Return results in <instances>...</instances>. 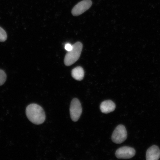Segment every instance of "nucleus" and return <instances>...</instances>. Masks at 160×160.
<instances>
[{
    "mask_svg": "<svg viewBox=\"0 0 160 160\" xmlns=\"http://www.w3.org/2000/svg\"><path fill=\"white\" fill-rule=\"evenodd\" d=\"M26 115L32 123L39 125L45 122L46 116L42 108L35 103L28 106L26 110Z\"/></svg>",
    "mask_w": 160,
    "mask_h": 160,
    "instance_id": "obj_1",
    "label": "nucleus"
},
{
    "mask_svg": "<svg viewBox=\"0 0 160 160\" xmlns=\"http://www.w3.org/2000/svg\"><path fill=\"white\" fill-rule=\"evenodd\" d=\"M83 45L80 42H77L73 45V49L68 52L66 55L64 59V63L67 66H71L79 59L81 56Z\"/></svg>",
    "mask_w": 160,
    "mask_h": 160,
    "instance_id": "obj_2",
    "label": "nucleus"
},
{
    "mask_svg": "<svg viewBox=\"0 0 160 160\" xmlns=\"http://www.w3.org/2000/svg\"><path fill=\"white\" fill-rule=\"evenodd\" d=\"M127 138V132L124 126L118 125L112 136V140L114 143L120 144L124 142Z\"/></svg>",
    "mask_w": 160,
    "mask_h": 160,
    "instance_id": "obj_3",
    "label": "nucleus"
},
{
    "mask_svg": "<svg viewBox=\"0 0 160 160\" xmlns=\"http://www.w3.org/2000/svg\"><path fill=\"white\" fill-rule=\"evenodd\" d=\"M82 112L81 103L77 98L72 100L70 105V113L71 118L74 122H77L79 120Z\"/></svg>",
    "mask_w": 160,
    "mask_h": 160,
    "instance_id": "obj_4",
    "label": "nucleus"
},
{
    "mask_svg": "<svg viewBox=\"0 0 160 160\" xmlns=\"http://www.w3.org/2000/svg\"><path fill=\"white\" fill-rule=\"evenodd\" d=\"M135 153V150L133 148L125 146L118 149L115 155L118 159H129L133 157Z\"/></svg>",
    "mask_w": 160,
    "mask_h": 160,
    "instance_id": "obj_5",
    "label": "nucleus"
},
{
    "mask_svg": "<svg viewBox=\"0 0 160 160\" xmlns=\"http://www.w3.org/2000/svg\"><path fill=\"white\" fill-rule=\"evenodd\" d=\"M91 0H83L76 5L72 11V13L74 16L81 15L90 8L92 5Z\"/></svg>",
    "mask_w": 160,
    "mask_h": 160,
    "instance_id": "obj_6",
    "label": "nucleus"
},
{
    "mask_svg": "<svg viewBox=\"0 0 160 160\" xmlns=\"http://www.w3.org/2000/svg\"><path fill=\"white\" fill-rule=\"evenodd\" d=\"M160 158V150L158 146L153 145L148 149L146 153L147 160H158Z\"/></svg>",
    "mask_w": 160,
    "mask_h": 160,
    "instance_id": "obj_7",
    "label": "nucleus"
},
{
    "mask_svg": "<svg viewBox=\"0 0 160 160\" xmlns=\"http://www.w3.org/2000/svg\"><path fill=\"white\" fill-rule=\"evenodd\" d=\"M115 104L111 100H107L102 102L100 105V109L103 113L107 114L114 111Z\"/></svg>",
    "mask_w": 160,
    "mask_h": 160,
    "instance_id": "obj_8",
    "label": "nucleus"
},
{
    "mask_svg": "<svg viewBox=\"0 0 160 160\" xmlns=\"http://www.w3.org/2000/svg\"><path fill=\"white\" fill-rule=\"evenodd\" d=\"M84 74V71L83 68L81 67H76L72 71V77L77 81H81L82 80Z\"/></svg>",
    "mask_w": 160,
    "mask_h": 160,
    "instance_id": "obj_9",
    "label": "nucleus"
},
{
    "mask_svg": "<svg viewBox=\"0 0 160 160\" xmlns=\"http://www.w3.org/2000/svg\"><path fill=\"white\" fill-rule=\"evenodd\" d=\"M7 79V75L2 70L0 69V86L5 83Z\"/></svg>",
    "mask_w": 160,
    "mask_h": 160,
    "instance_id": "obj_10",
    "label": "nucleus"
},
{
    "mask_svg": "<svg viewBox=\"0 0 160 160\" xmlns=\"http://www.w3.org/2000/svg\"><path fill=\"white\" fill-rule=\"evenodd\" d=\"M7 33L2 28L0 27V42H3L7 40Z\"/></svg>",
    "mask_w": 160,
    "mask_h": 160,
    "instance_id": "obj_11",
    "label": "nucleus"
},
{
    "mask_svg": "<svg viewBox=\"0 0 160 160\" xmlns=\"http://www.w3.org/2000/svg\"><path fill=\"white\" fill-rule=\"evenodd\" d=\"M65 49L68 52L71 51L73 49V45H72L69 43L66 44L65 46Z\"/></svg>",
    "mask_w": 160,
    "mask_h": 160,
    "instance_id": "obj_12",
    "label": "nucleus"
}]
</instances>
